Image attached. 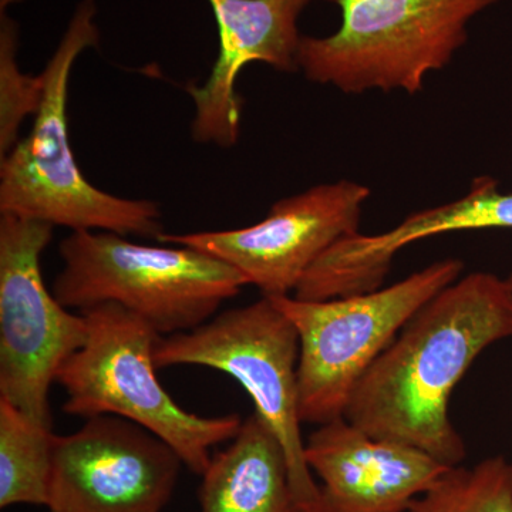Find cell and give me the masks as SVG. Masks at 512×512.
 I'll return each mask as SVG.
<instances>
[{"mask_svg":"<svg viewBox=\"0 0 512 512\" xmlns=\"http://www.w3.org/2000/svg\"><path fill=\"white\" fill-rule=\"evenodd\" d=\"M217 20L220 55L202 86L190 84L195 104L192 137L198 143L231 148L237 144L242 97L239 73L247 64L262 62L279 72H296L298 18L315 0H208Z\"/></svg>","mask_w":512,"mask_h":512,"instance_id":"8fae6325","label":"cell"},{"mask_svg":"<svg viewBox=\"0 0 512 512\" xmlns=\"http://www.w3.org/2000/svg\"><path fill=\"white\" fill-rule=\"evenodd\" d=\"M512 229V192L495 178H474L460 200L414 212L397 227L377 235L356 232L336 242L302 279L312 301L345 298L382 288L394 256L421 239L451 232Z\"/></svg>","mask_w":512,"mask_h":512,"instance_id":"4fadbf2b","label":"cell"},{"mask_svg":"<svg viewBox=\"0 0 512 512\" xmlns=\"http://www.w3.org/2000/svg\"><path fill=\"white\" fill-rule=\"evenodd\" d=\"M342 25L328 37L302 36L298 66L340 92L416 94L467 42L468 22L498 0H335Z\"/></svg>","mask_w":512,"mask_h":512,"instance_id":"5b68a950","label":"cell"},{"mask_svg":"<svg viewBox=\"0 0 512 512\" xmlns=\"http://www.w3.org/2000/svg\"><path fill=\"white\" fill-rule=\"evenodd\" d=\"M153 356L157 369L205 366L237 380L284 450L298 512H329L302 439L298 332L268 296L222 312L190 332L160 336Z\"/></svg>","mask_w":512,"mask_h":512,"instance_id":"52a82bcc","label":"cell"},{"mask_svg":"<svg viewBox=\"0 0 512 512\" xmlns=\"http://www.w3.org/2000/svg\"><path fill=\"white\" fill-rule=\"evenodd\" d=\"M53 228L0 214V399L49 429L50 387L89 333L82 313L64 308L43 281L40 256Z\"/></svg>","mask_w":512,"mask_h":512,"instance_id":"ba28073f","label":"cell"},{"mask_svg":"<svg viewBox=\"0 0 512 512\" xmlns=\"http://www.w3.org/2000/svg\"><path fill=\"white\" fill-rule=\"evenodd\" d=\"M366 185L320 184L275 202L268 215L247 228L161 234L163 244L181 245L221 259L264 296H288L330 247L359 232Z\"/></svg>","mask_w":512,"mask_h":512,"instance_id":"9c48e42d","label":"cell"},{"mask_svg":"<svg viewBox=\"0 0 512 512\" xmlns=\"http://www.w3.org/2000/svg\"><path fill=\"white\" fill-rule=\"evenodd\" d=\"M53 434L0 399V508L47 505Z\"/></svg>","mask_w":512,"mask_h":512,"instance_id":"9a60e30c","label":"cell"},{"mask_svg":"<svg viewBox=\"0 0 512 512\" xmlns=\"http://www.w3.org/2000/svg\"><path fill=\"white\" fill-rule=\"evenodd\" d=\"M94 15L93 0H84L42 73L45 93L32 131L2 158L0 214L73 231L100 229L123 237L157 239L163 232L156 202L126 200L93 187L80 171L70 146V73L80 53L99 43Z\"/></svg>","mask_w":512,"mask_h":512,"instance_id":"7a4b0ae2","label":"cell"},{"mask_svg":"<svg viewBox=\"0 0 512 512\" xmlns=\"http://www.w3.org/2000/svg\"><path fill=\"white\" fill-rule=\"evenodd\" d=\"M18 26L2 10L0 22V157L18 143L20 124L42 104L45 79L20 72Z\"/></svg>","mask_w":512,"mask_h":512,"instance_id":"e0dca14e","label":"cell"},{"mask_svg":"<svg viewBox=\"0 0 512 512\" xmlns=\"http://www.w3.org/2000/svg\"><path fill=\"white\" fill-rule=\"evenodd\" d=\"M183 460L164 440L119 416L87 419L53 439L50 512H161Z\"/></svg>","mask_w":512,"mask_h":512,"instance_id":"30bf717a","label":"cell"},{"mask_svg":"<svg viewBox=\"0 0 512 512\" xmlns=\"http://www.w3.org/2000/svg\"><path fill=\"white\" fill-rule=\"evenodd\" d=\"M464 271L457 258L441 259L397 284L376 291L301 301L268 296L299 336V413L302 423L345 417L350 396L400 330Z\"/></svg>","mask_w":512,"mask_h":512,"instance_id":"8992f818","label":"cell"},{"mask_svg":"<svg viewBox=\"0 0 512 512\" xmlns=\"http://www.w3.org/2000/svg\"><path fill=\"white\" fill-rule=\"evenodd\" d=\"M201 512H298L275 434L252 414L202 474Z\"/></svg>","mask_w":512,"mask_h":512,"instance_id":"5bb4252c","label":"cell"},{"mask_svg":"<svg viewBox=\"0 0 512 512\" xmlns=\"http://www.w3.org/2000/svg\"><path fill=\"white\" fill-rule=\"evenodd\" d=\"M512 338V285L491 272L458 278L400 330L357 383L345 419L377 440L397 441L460 466L466 443L448 403L488 346Z\"/></svg>","mask_w":512,"mask_h":512,"instance_id":"6da1fadb","label":"cell"},{"mask_svg":"<svg viewBox=\"0 0 512 512\" xmlns=\"http://www.w3.org/2000/svg\"><path fill=\"white\" fill-rule=\"evenodd\" d=\"M64 265L53 295L64 308L116 303L160 336L190 332L235 298L245 276L190 247L160 248L106 231H73L60 242Z\"/></svg>","mask_w":512,"mask_h":512,"instance_id":"3957f363","label":"cell"},{"mask_svg":"<svg viewBox=\"0 0 512 512\" xmlns=\"http://www.w3.org/2000/svg\"><path fill=\"white\" fill-rule=\"evenodd\" d=\"M407 512H512V461L495 456L450 467Z\"/></svg>","mask_w":512,"mask_h":512,"instance_id":"2e32d148","label":"cell"},{"mask_svg":"<svg viewBox=\"0 0 512 512\" xmlns=\"http://www.w3.org/2000/svg\"><path fill=\"white\" fill-rule=\"evenodd\" d=\"M80 313L89 330L86 343L56 377L67 393L64 413L134 421L173 447L184 466L202 476L210 466L211 447L234 439L241 417H201L178 406L156 376L153 355L160 335L136 313L116 303Z\"/></svg>","mask_w":512,"mask_h":512,"instance_id":"277c9868","label":"cell"},{"mask_svg":"<svg viewBox=\"0 0 512 512\" xmlns=\"http://www.w3.org/2000/svg\"><path fill=\"white\" fill-rule=\"evenodd\" d=\"M329 512H407L450 468L420 448L377 440L345 417L305 441Z\"/></svg>","mask_w":512,"mask_h":512,"instance_id":"7c38bea8","label":"cell"},{"mask_svg":"<svg viewBox=\"0 0 512 512\" xmlns=\"http://www.w3.org/2000/svg\"><path fill=\"white\" fill-rule=\"evenodd\" d=\"M508 281H510L511 285H512V272H511L510 276H508Z\"/></svg>","mask_w":512,"mask_h":512,"instance_id":"ac0fdd59","label":"cell"}]
</instances>
